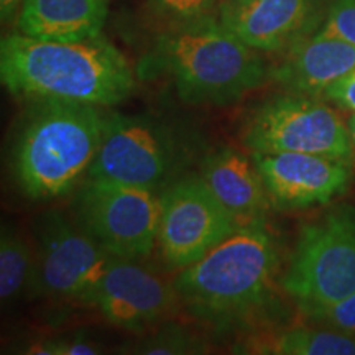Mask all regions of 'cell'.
Here are the masks:
<instances>
[{"label": "cell", "instance_id": "obj_1", "mask_svg": "<svg viewBox=\"0 0 355 355\" xmlns=\"http://www.w3.org/2000/svg\"><path fill=\"white\" fill-rule=\"evenodd\" d=\"M278 247L263 220L242 225L202 257L180 270V304L216 332L257 327L277 300Z\"/></svg>", "mask_w": 355, "mask_h": 355}, {"label": "cell", "instance_id": "obj_2", "mask_svg": "<svg viewBox=\"0 0 355 355\" xmlns=\"http://www.w3.org/2000/svg\"><path fill=\"white\" fill-rule=\"evenodd\" d=\"M0 78L12 96L110 107L135 87L127 58L102 37L55 42L15 33L0 43Z\"/></svg>", "mask_w": 355, "mask_h": 355}, {"label": "cell", "instance_id": "obj_3", "mask_svg": "<svg viewBox=\"0 0 355 355\" xmlns=\"http://www.w3.org/2000/svg\"><path fill=\"white\" fill-rule=\"evenodd\" d=\"M144 76H166L178 96L193 105H229L263 84L259 51L212 15L171 24L140 66Z\"/></svg>", "mask_w": 355, "mask_h": 355}, {"label": "cell", "instance_id": "obj_4", "mask_svg": "<svg viewBox=\"0 0 355 355\" xmlns=\"http://www.w3.org/2000/svg\"><path fill=\"white\" fill-rule=\"evenodd\" d=\"M105 117L92 104L40 101L15 150V175L26 196L53 199L73 191L99 150Z\"/></svg>", "mask_w": 355, "mask_h": 355}, {"label": "cell", "instance_id": "obj_5", "mask_svg": "<svg viewBox=\"0 0 355 355\" xmlns=\"http://www.w3.org/2000/svg\"><path fill=\"white\" fill-rule=\"evenodd\" d=\"M282 286L304 313L355 293V207H339L304 225Z\"/></svg>", "mask_w": 355, "mask_h": 355}, {"label": "cell", "instance_id": "obj_6", "mask_svg": "<svg viewBox=\"0 0 355 355\" xmlns=\"http://www.w3.org/2000/svg\"><path fill=\"white\" fill-rule=\"evenodd\" d=\"M242 144L250 152H301L324 155L352 165L349 127L326 102L304 94H278L248 114Z\"/></svg>", "mask_w": 355, "mask_h": 355}, {"label": "cell", "instance_id": "obj_7", "mask_svg": "<svg viewBox=\"0 0 355 355\" xmlns=\"http://www.w3.org/2000/svg\"><path fill=\"white\" fill-rule=\"evenodd\" d=\"M159 198L153 189L87 178L74 212L76 222L117 259L139 260L158 243Z\"/></svg>", "mask_w": 355, "mask_h": 355}, {"label": "cell", "instance_id": "obj_8", "mask_svg": "<svg viewBox=\"0 0 355 355\" xmlns=\"http://www.w3.org/2000/svg\"><path fill=\"white\" fill-rule=\"evenodd\" d=\"M159 204L157 245L171 270L196 263L242 227L201 178L168 186Z\"/></svg>", "mask_w": 355, "mask_h": 355}, {"label": "cell", "instance_id": "obj_9", "mask_svg": "<svg viewBox=\"0 0 355 355\" xmlns=\"http://www.w3.org/2000/svg\"><path fill=\"white\" fill-rule=\"evenodd\" d=\"M117 257L110 255L81 225L58 211L38 222V257L35 285L56 300L87 303Z\"/></svg>", "mask_w": 355, "mask_h": 355}, {"label": "cell", "instance_id": "obj_10", "mask_svg": "<svg viewBox=\"0 0 355 355\" xmlns=\"http://www.w3.org/2000/svg\"><path fill=\"white\" fill-rule=\"evenodd\" d=\"M173 140L152 119L112 114L87 178L155 189L173 166Z\"/></svg>", "mask_w": 355, "mask_h": 355}, {"label": "cell", "instance_id": "obj_11", "mask_svg": "<svg viewBox=\"0 0 355 355\" xmlns=\"http://www.w3.org/2000/svg\"><path fill=\"white\" fill-rule=\"evenodd\" d=\"M178 303L175 283L130 259H115L89 300L112 326L133 332L162 321Z\"/></svg>", "mask_w": 355, "mask_h": 355}, {"label": "cell", "instance_id": "obj_12", "mask_svg": "<svg viewBox=\"0 0 355 355\" xmlns=\"http://www.w3.org/2000/svg\"><path fill=\"white\" fill-rule=\"evenodd\" d=\"M272 202L285 209L326 204L350 183V163L301 152H252Z\"/></svg>", "mask_w": 355, "mask_h": 355}, {"label": "cell", "instance_id": "obj_13", "mask_svg": "<svg viewBox=\"0 0 355 355\" xmlns=\"http://www.w3.org/2000/svg\"><path fill=\"white\" fill-rule=\"evenodd\" d=\"M313 0H220V24L257 51H282L308 25Z\"/></svg>", "mask_w": 355, "mask_h": 355}, {"label": "cell", "instance_id": "obj_14", "mask_svg": "<svg viewBox=\"0 0 355 355\" xmlns=\"http://www.w3.org/2000/svg\"><path fill=\"white\" fill-rule=\"evenodd\" d=\"M352 69L355 44L319 32L311 38L296 40L272 76L295 94L319 96Z\"/></svg>", "mask_w": 355, "mask_h": 355}, {"label": "cell", "instance_id": "obj_15", "mask_svg": "<svg viewBox=\"0 0 355 355\" xmlns=\"http://www.w3.org/2000/svg\"><path fill=\"white\" fill-rule=\"evenodd\" d=\"M201 180L241 225L263 220L272 198L254 158L232 146L216 150L204 159Z\"/></svg>", "mask_w": 355, "mask_h": 355}, {"label": "cell", "instance_id": "obj_16", "mask_svg": "<svg viewBox=\"0 0 355 355\" xmlns=\"http://www.w3.org/2000/svg\"><path fill=\"white\" fill-rule=\"evenodd\" d=\"M109 0H24L17 28L21 35L55 42L101 37Z\"/></svg>", "mask_w": 355, "mask_h": 355}, {"label": "cell", "instance_id": "obj_17", "mask_svg": "<svg viewBox=\"0 0 355 355\" xmlns=\"http://www.w3.org/2000/svg\"><path fill=\"white\" fill-rule=\"evenodd\" d=\"M235 354L272 355H355V334L336 329L293 327L277 332H254L232 347Z\"/></svg>", "mask_w": 355, "mask_h": 355}, {"label": "cell", "instance_id": "obj_18", "mask_svg": "<svg viewBox=\"0 0 355 355\" xmlns=\"http://www.w3.org/2000/svg\"><path fill=\"white\" fill-rule=\"evenodd\" d=\"M37 259L32 254L28 242L12 225H2L0 232V300L8 301L20 298L35 285Z\"/></svg>", "mask_w": 355, "mask_h": 355}, {"label": "cell", "instance_id": "obj_19", "mask_svg": "<svg viewBox=\"0 0 355 355\" xmlns=\"http://www.w3.org/2000/svg\"><path fill=\"white\" fill-rule=\"evenodd\" d=\"M133 354H152V355H183V354H202L206 352V345L191 332L173 327L163 329L158 334L146 337L141 343L132 345Z\"/></svg>", "mask_w": 355, "mask_h": 355}, {"label": "cell", "instance_id": "obj_20", "mask_svg": "<svg viewBox=\"0 0 355 355\" xmlns=\"http://www.w3.org/2000/svg\"><path fill=\"white\" fill-rule=\"evenodd\" d=\"M148 2L158 15L165 17L171 24L212 15L216 7L219 8L220 6V0H148Z\"/></svg>", "mask_w": 355, "mask_h": 355}, {"label": "cell", "instance_id": "obj_21", "mask_svg": "<svg viewBox=\"0 0 355 355\" xmlns=\"http://www.w3.org/2000/svg\"><path fill=\"white\" fill-rule=\"evenodd\" d=\"M306 314L309 319L329 327V329L355 334V293L347 298L336 301L324 308L313 309Z\"/></svg>", "mask_w": 355, "mask_h": 355}, {"label": "cell", "instance_id": "obj_22", "mask_svg": "<svg viewBox=\"0 0 355 355\" xmlns=\"http://www.w3.org/2000/svg\"><path fill=\"white\" fill-rule=\"evenodd\" d=\"M321 33L355 44V0H331Z\"/></svg>", "mask_w": 355, "mask_h": 355}, {"label": "cell", "instance_id": "obj_23", "mask_svg": "<svg viewBox=\"0 0 355 355\" xmlns=\"http://www.w3.org/2000/svg\"><path fill=\"white\" fill-rule=\"evenodd\" d=\"M25 352L42 355H94L101 352V347L87 337L73 336L63 337V339L42 340V343L30 345Z\"/></svg>", "mask_w": 355, "mask_h": 355}, {"label": "cell", "instance_id": "obj_24", "mask_svg": "<svg viewBox=\"0 0 355 355\" xmlns=\"http://www.w3.org/2000/svg\"><path fill=\"white\" fill-rule=\"evenodd\" d=\"M324 97L340 109L355 112V69L345 74L324 91Z\"/></svg>", "mask_w": 355, "mask_h": 355}, {"label": "cell", "instance_id": "obj_25", "mask_svg": "<svg viewBox=\"0 0 355 355\" xmlns=\"http://www.w3.org/2000/svg\"><path fill=\"white\" fill-rule=\"evenodd\" d=\"M24 6V0H0V15L3 21H10Z\"/></svg>", "mask_w": 355, "mask_h": 355}, {"label": "cell", "instance_id": "obj_26", "mask_svg": "<svg viewBox=\"0 0 355 355\" xmlns=\"http://www.w3.org/2000/svg\"><path fill=\"white\" fill-rule=\"evenodd\" d=\"M349 132H350V139H352V145H354V150H355V112L349 121Z\"/></svg>", "mask_w": 355, "mask_h": 355}]
</instances>
